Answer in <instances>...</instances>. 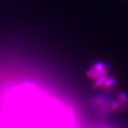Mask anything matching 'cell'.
I'll use <instances>...</instances> for the list:
<instances>
[{
  "label": "cell",
  "instance_id": "6da1fadb",
  "mask_svg": "<svg viewBox=\"0 0 128 128\" xmlns=\"http://www.w3.org/2000/svg\"><path fill=\"white\" fill-rule=\"evenodd\" d=\"M90 77L98 88L104 90H110L114 84V80L109 73L106 67L102 64L93 66L90 71Z\"/></svg>",
  "mask_w": 128,
  "mask_h": 128
}]
</instances>
